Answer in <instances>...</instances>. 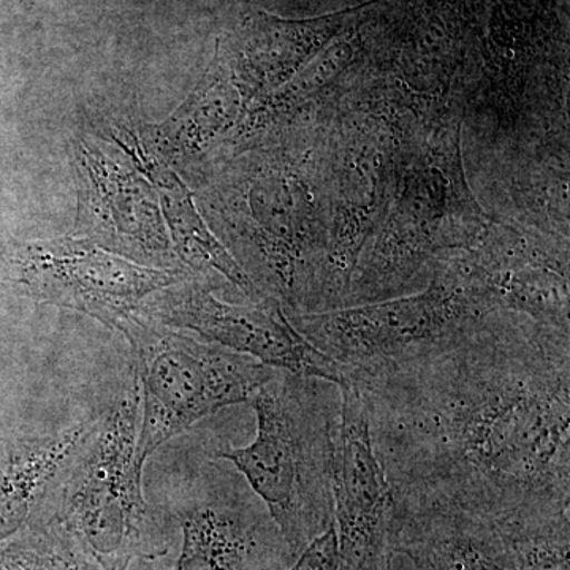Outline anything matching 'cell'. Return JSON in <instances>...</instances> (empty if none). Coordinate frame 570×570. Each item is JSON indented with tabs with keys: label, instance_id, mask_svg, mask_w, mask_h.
<instances>
[{
	"label": "cell",
	"instance_id": "6da1fadb",
	"mask_svg": "<svg viewBox=\"0 0 570 570\" xmlns=\"http://www.w3.org/2000/svg\"><path fill=\"white\" fill-rule=\"evenodd\" d=\"M569 330L479 318L444 344L348 374L393 497L494 523L569 510Z\"/></svg>",
	"mask_w": 570,
	"mask_h": 570
},
{
	"label": "cell",
	"instance_id": "7a4b0ae2",
	"mask_svg": "<svg viewBox=\"0 0 570 570\" xmlns=\"http://www.w3.org/2000/svg\"><path fill=\"white\" fill-rule=\"evenodd\" d=\"M336 387L275 370L249 401L257 417L253 444H219L209 452L245 478L291 557L333 523L332 461L341 406Z\"/></svg>",
	"mask_w": 570,
	"mask_h": 570
},
{
	"label": "cell",
	"instance_id": "3957f363",
	"mask_svg": "<svg viewBox=\"0 0 570 570\" xmlns=\"http://www.w3.org/2000/svg\"><path fill=\"white\" fill-rule=\"evenodd\" d=\"M140 404L134 373L122 395L97 420L56 491L52 520L99 570H127L137 558L167 553L156 512L142 497V468L135 455Z\"/></svg>",
	"mask_w": 570,
	"mask_h": 570
},
{
	"label": "cell",
	"instance_id": "277c9868",
	"mask_svg": "<svg viewBox=\"0 0 570 570\" xmlns=\"http://www.w3.org/2000/svg\"><path fill=\"white\" fill-rule=\"evenodd\" d=\"M121 333L137 360L142 407L135 455L140 468L198 420L249 403L275 373L253 356L198 343L140 314Z\"/></svg>",
	"mask_w": 570,
	"mask_h": 570
},
{
	"label": "cell",
	"instance_id": "5b68a950",
	"mask_svg": "<svg viewBox=\"0 0 570 570\" xmlns=\"http://www.w3.org/2000/svg\"><path fill=\"white\" fill-rule=\"evenodd\" d=\"M487 316L448 272L417 295L343 309L299 314L303 336L348 374L406 362L433 351Z\"/></svg>",
	"mask_w": 570,
	"mask_h": 570
},
{
	"label": "cell",
	"instance_id": "8992f818",
	"mask_svg": "<svg viewBox=\"0 0 570 570\" xmlns=\"http://www.w3.org/2000/svg\"><path fill=\"white\" fill-rule=\"evenodd\" d=\"M11 276L39 302L88 314L121 332L154 292L187 281L183 269L146 268L86 239L29 243L10 257Z\"/></svg>",
	"mask_w": 570,
	"mask_h": 570
},
{
	"label": "cell",
	"instance_id": "52a82bcc",
	"mask_svg": "<svg viewBox=\"0 0 570 570\" xmlns=\"http://www.w3.org/2000/svg\"><path fill=\"white\" fill-rule=\"evenodd\" d=\"M341 406L332 461L333 523L343 570H392L395 497L371 436L366 401L337 385Z\"/></svg>",
	"mask_w": 570,
	"mask_h": 570
},
{
	"label": "cell",
	"instance_id": "ba28073f",
	"mask_svg": "<svg viewBox=\"0 0 570 570\" xmlns=\"http://www.w3.org/2000/svg\"><path fill=\"white\" fill-rule=\"evenodd\" d=\"M141 311L159 324L193 330L208 343L253 356L273 370L344 384L343 370L295 328L275 299L230 305L202 285L187 284L157 296Z\"/></svg>",
	"mask_w": 570,
	"mask_h": 570
},
{
	"label": "cell",
	"instance_id": "9c48e42d",
	"mask_svg": "<svg viewBox=\"0 0 570 570\" xmlns=\"http://www.w3.org/2000/svg\"><path fill=\"white\" fill-rule=\"evenodd\" d=\"M184 479L178 501L183 549L174 570H264L268 527L238 471L208 456Z\"/></svg>",
	"mask_w": 570,
	"mask_h": 570
},
{
	"label": "cell",
	"instance_id": "30bf717a",
	"mask_svg": "<svg viewBox=\"0 0 570 570\" xmlns=\"http://www.w3.org/2000/svg\"><path fill=\"white\" fill-rule=\"evenodd\" d=\"M393 551L417 570H517L493 520L438 499L395 497Z\"/></svg>",
	"mask_w": 570,
	"mask_h": 570
},
{
	"label": "cell",
	"instance_id": "8fae6325",
	"mask_svg": "<svg viewBox=\"0 0 570 570\" xmlns=\"http://www.w3.org/2000/svg\"><path fill=\"white\" fill-rule=\"evenodd\" d=\"M97 419L32 439L0 461V542L20 534L48 491L59 489L67 468Z\"/></svg>",
	"mask_w": 570,
	"mask_h": 570
},
{
	"label": "cell",
	"instance_id": "7c38bea8",
	"mask_svg": "<svg viewBox=\"0 0 570 570\" xmlns=\"http://www.w3.org/2000/svg\"><path fill=\"white\" fill-rule=\"evenodd\" d=\"M163 198L176 249L186 264L197 269H216L236 287L242 288L249 298L258 302L265 298L264 295L258 294L253 279L242 265L202 223L186 190H175L171 186H165Z\"/></svg>",
	"mask_w": 570,
	"mask_h": 570
},
{
	"label": "cell",
	"instance_id": "4fadbf2b",
	"mask_svg": "<svg viewBox=\"0 0 570 570\" xmlns=\"http://www.w3.org/2000/svg\"><path fill=\"white\" fill-rule=\"evenodd\" d=\"M497 524L517 570H569V510Z\"/></svg>",
	"mask_w": 570,
	"mask_h": 570
},
{
	"label": "cell",
	"instance_id": "5bb4252c",
	"mask_svg": "<svg viewBox=\"0 0 570 570\" xmlns=\"http://www.w3.org/2000/svg\"><path fill=\"white\" fill-rule=\"evenodd\" d=\"M0 570H99L58 521L0 551Z\"/></svg>",
	"mask_w": 570,
	"mask_h": 570
},
{
	"label": "cell",
	"instance_id": "9a60e30c",
	"mask_svg": "<svg viewBox=\"0 0 570 570\" xmlns=\"http://www.w3.org/2000/svg\"><path fill=\"white\" fill-rule=\"evenodd\" d=\"M288 570H343L335 523L311 540Z\"/></svg>",
	"mask_w": 570,
	"mask_h": 570
}]
</instances>
